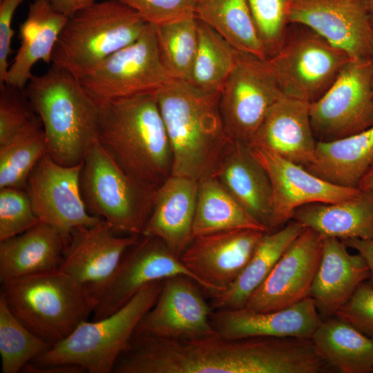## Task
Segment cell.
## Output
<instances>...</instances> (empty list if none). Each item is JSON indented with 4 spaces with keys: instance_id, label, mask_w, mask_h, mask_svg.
I'll list each match as a JSON object with an SVG mask.
<instances>
[{
    "instance_id": "cell-1",
    "label": "cell",
    "mask_w": 373,
    "mask_h": 373,
    "mask_svg": "<svg viewBox=\"0 0 373 373\" xmlns=\"http://www.w3.org/2000/svg\"><path fill=\"white\" fill-rule=\"evenodd\" d=\"M285 358L277 338L167 339L135 332L112 372L280 373Z\"/></svg>"
},
{
    "instance_id": "cell-2",
    "label": "cell",
    "mask_w": 373,
    "mask_h": 373,
    "mask_svg": "<svg viewBox=\"0 0 373 373\" xmlns=\"http://www.w3.org/2000/svg\"><path fill=\"white\" fill-rule=\"evenodd\" d=\"M100 102L97 142L127 175L157 190L171 175L173 155L155 93Z\"/></svg>"
},
{
    "instance_id": "cell-3",
    "label": "cell",
    "mask_w": 373,
    "mask_h": 373,
    "mask_svg": "<svg viewBox=\"0 0 373 373\" xmlns=\"http://www.w3.org/2000/svg\"><path fill=\"white\" fill-rule=\"evenodd\" d=\"M41 119L46 153L64 166L77 165L97 142L102 104L68 71L53 66L26 88Z\"/></svg>"
},
{
    "instance_id": "cell-4",
    "label": "cell",
    "mask_w": 373,
    "mask_h": 373,
    "mask_svg": "<svg viewBox=\"0 0 373 373\" xmlns=\"http://www.w3.org/2000/svg\"><path fill=\"white\" fill-rule=\"evenodd\" d=\"M171 146V175L209 176L227 141L219 93L202 92L172 79L155 93Z\"/></svg>"
},
{
    "instance_id": "cell-5",
    "label": "cell",
    "mask_w": 373,
    "mask_h": 373,
    "mask_svg": "<svg viewBox=\"0 0 373 373\" xmlns=\"http://www.w3.org/2000/svg\"><path fill=\"white\" fill-rule=\"evenodd\" d=\"M1 283V293L12 314L52 345L86 321L95 306L90 292L59 269Z\"/></svg>"
},
{
    "instance_id": "cell-6",
    "label": "cell",
    "mask_w": 373,
    "mask_h": 373,
    "mask_svg": "<svg viewBox=\"0 0 373 373\" xmlns=\"http://www.w3.org/2000/svg\"><path fill=\"white\" fill-rule=\"evenodd\" d=\"M148 23L116 0H101L69 17L53 49L52 66L80 79L142 33Z\"/></svg>"
},
{
    "instance_id": "cell-7",
    "label": "cell",
    "mask_w": 373,
    "mask_h": 373,
    "mask_svg": "<svg viewBox=\"0 0 373 373\" xmlns=\"http://www.w3.org/2000/svg\"><path fill=\"white\" fill-rule=\"evenodd\" d=\"M163 280L145 285L125 305L103 318L82 322L66 338L32 361L39 365L71 363L88 373H110L142 318L153 306Z\"/></svg>"
},
{
    "instance_id": "cell-8",
    "label": "cell",
    "mask_w": 373,
    "mask_h": 373,
    "mask_svg": "<svg viewBox=\"0 0 373 373\" xmlns=\"http://www.w3.org/2000/svg\"><path fill=\"white\" fill-rule=\"evenodd\" d=\"M80 189L87 211L122 234L142 235L156 190L127 175L98 142L84 160Z\"/></svg>"
},
{
    "instance_id": "cell-9",
    "label": "cell",
    "mask_w": 373,
    "mask_h": 373,
    "mask_svg": "<svg viewBox=\"0 0 373 373\" xmlns=\"http://www.w3.org/2000/svg\"><path fill=\"white\" fill-rule=\"evenodd\" d=\"M350 59L310 28L290 23L280 50L267 62L284 96L312 104L327 91Z\"/></svg>"
},
{
    "instance_id": "cell-10",
    "label": "cell",
    "mask_w": 373,
    "mask_h": 373,
    "mask_svg": "<svg viewBox=\"0 0 373 373\" xmlns=\"http://www.w3.org/2000/svg\"><path fill=\"white\" fill-rule=\"evenodd\" d=\"M317 142L348 137L373 126L372 59H350L327 91L310 104Z\"/></svg>"
},
{
    "instance_id": "cell-11",
    "label": "cell",
    "mask_w": 373,
    "mask_h": 373,
    "mask_svg": "<svg viewBox=\"0 0 373 373\" xmlns=\"http://www.w3.org/2000/svg\"><path fill=\"white\" fill-rule=\"evenodd\" d=\"M171 79L160 59L155 28L148 23L139 37L79 79L98 101L153 93Z\"/></svg>"
},
{
    "instance_id": "cell-12",
    "label": "cell",
    "mask_w": 373,
    "mask_h": 373,
    "mask_svg": "<svg viewBox=\"0 0 373 373\" xmlns=\"http://www.w3.org/2000/svg\"><path fill=\"white\" fill-rule=\"evenodd\" d=\"M267 59L236 50L219 106L227 136L249 143L273 104L283 97Z\"/></svg>"
},
{
    "instance_id": "cell-13",
    "label": "cell",
    "mask_w": 373,
    "mask_h": 373,
    "mask_svg": "<svg viewBox=\"0 0 373 373\" xmlns=\"http://www.w3.org/2000/svg\"><path fill=\"white\" fill-rule=\"evenodd\" d=\"M84 162L64 166L46 153L31 171L25 189L41 222L53 227L65 247L73 229L90 227L102 219L86 209L80 189Z\"/></svg>"
},
{
    "instance_id": "cell-14",
    "label": "cell",
    "mask_w": 373,
    "mask_h": 373,
    "mask_svg": "<svg viewBox=\"0 0 373 373\" xmlns=\"http://www.w3.org/2000/svg\"><path fill=\"white\" fill-rule=\"evenodd\" d=\"M175 275L187 276L198 283L193 274L161 239L141 235L95 294L92 320L103 318L119 309L147 284Z\"/></svg>"
},
{
    "instance_id": "cell-15",
    "label": "cell",
    "mask_w": 373,
    "mask_h": 373,
    "mask_svg": "<svg viewBox=\"0 0 373 373\" xmlns=\"http://www.w3.org/2000/svg\"><path fill=\"white\" fill-rule=\"evenodd\" d=\"M265 233L239 229L195 236L180 259L209 297L236 280Z\"/></svg>"
},
{
    "instance_id": "cell-16",
    "label": "cell",
    "mask_w": 373,
    "mask_h": 373,
    "mask_svg": "<svg viewBox=\"0 0 373 373\" xmlns=\"http://www.w3.org/2000/svg\"><path fill=\"white\" fill-rule=\"evenodd\" d=\"M323 238L304 228L280 257L245 307L260 312L291 307L309 297L323 249Z\"/></svg>"
},
{
    "instance_id": "cell-17",
    "label": "cell",
    "mask_w": 373,
    "mask_h": 373,
    "mask_svg": "<svg viewBox=\"0 0 373 373\" xmlns=\"http://www.w3.org/2000/svg\"><path fill=\"white\" fill-rule=\"evenodd\" d=\"M201 289L185 275L164 279L157 300L142 318L135 332L167 339L217 335L210 321L213 309Z\"/></svg>"
},
{
    "instance_id": "cell-18",
    "label": "cell",
    "mask_w": 373,
    "mask_h": 373,
    "mask_svg": "<svg viewBox=\"0 0 373 373\" xmlns=\"http://www.w3.org/2000/svg\"><path fill=\"white\" fill-rule=\"evenodd\" d=\"M289 23L305 26L351 59H371L373 26L365 0H294Z\"/></svg>"
},
{
    "instance_id": "cell-19",
    "label": "cell",
    "mask_w": 373,
    "mask_h": 373,
    "mask_svg": "<svg viewBox=\"0 0 373 373\" xmlns=\"http://www.w3.org/2000/svg\"><path fill=\"white\" fill-rule=\"evenodd\" d=\"M251 147L252 153L265 169L272 189L271 232L291 220L299 207L312 203H333L358 195V187H345L329 182L304 166L264 149Z\"/></svg>"
},
{
    "instance_id": "cell-20",
    "label": "cell",
    "mask_w": 373,
    "mask_h": 373,
    "mask_svg": "<svg viewBox=\"0 0 373 373\" xmlns=\"http://www.w3.org/2000/svg\"><path fill=\"white\" fill-rule=\"evenodd\" d=\"M119 233L104 220L93 226L75 228L59 269L86 287L95 298L127 249L141 236Z\"/></svg>"
},
{
    "instance_id": "cell-21",
    "label": "cell",
    "mask_w": 373,
    "mask_h": 373,
    "mask_svg": "<svg viewBox=\"0 0 373 373\" xmlns=\"http://www.w3.org/2000/svg\"><path fill=\"white\" fill-rule=\"evenodd\" d=\"M238 203L271 232L272 189L269 176L249 143L229 139L211 174Z\"/></svg>"
},
{
    "instance_id": "cell-22",
    "label": "cell",
    "mask_w": 373,
    "mask_h": 373,
    "mask_svg": "<svg viewBox=\"0 0 373 373\" xmlns=\"http://www.w3.org/2000/svg\"><path fill=\"white\" fill-rule=\"evenodd\" d=\"M211 323L218 336L229 339L256 337L311 338L320 321L310 296L286 309L260 312L246 307L213 310Z\"/></svg>"
},
{
    "instance_id": "cell-23",
    "label": "cell",
    "mask_w": 373,
    "mask_h": 373,
    "mask_svg": "<svg viewBox=\"0 0 373 373\" xmlns=\"http://www.w3.org/2000/svg\"><path fill=\"white\" fill-rule=\"evenodd\" d=\"M309 106L306 102L282 97L269 108L249 144L306 168L315 159L317 143Z\"/></svg>"
},
{
    "instance_id": "cell-24",
    "label": "cell",
    "mask_w": 373,
    "mask_h": 373,
    "mask_svg": "<svg viewBox=\"0 0 373 373\" xmlns=\"http://www.w3.org/2000/svg\"><path fill=\"white\" fill-rule=\"evenodd\" d=\"M199 181L171 175L156 190L142 235L161 239L180 258L193 238Z\"/></svg>"
},
{
    "instance_id": "cell-25",
    "label": "cell",
    "mask_w": 373,
    "mask_h": 373,
    "mask_svg": "<svg viewBox=\"0 0 373 373\" xmlns=\"http://www.w3.org/2000/svg\"><path fill=\"white\" fill-rule=\"evenodd\" d=\"M346 245L335 238H324L320 263L309 296L318 311L327 318L351 298L357 287L369 280L370 269L363 256L352 254Z\"/></svg>"
},
{
    "instance_id": "cell-26",
    "label": "cell",
    "mask_w": 373,
    "mask_h": 373,
    "mask_svg": "<svg viewBox=\"0 0 373 373\" xmlns=\"http://www.w3.org/2000/svg\"><path fill=\"white\" fill-rule=\"evenodd\" d=\"M68 19L54 9L50 0H33L29 4L27 17L19 26L20 46L9 66L6 84L25 88L37 62L51 63L53 49Z\"/></svg>"
},
{
    "instance_id": "cell-27",
    "label": "cell",
    "mask_w": 373,
    "mask_h": 373,
    "mask_svg": "<svg viewBox=\"0 0 373 373\" xmlns=\"http://www.w3.org/2000/svg\"><path fill=\"white\" fill-rule=\"evenodd\" d=\"M65 245L51 226L39 222L0 241V281L58 269Z\"/></svg>"
},
{
    "instance_id": "cell-28",
    "label": "cell",
    "mask_w": 373,
    "mask_h": 373,
    "mask_svg": "<svg viewBox=\"0 0 373 373\" xmlns=\"http://www.w3.org/2000/svg\"><path fill=\"white\" fill-rule=\"evenodd\" d=\"M291 220L323 238L373 239V193L361 191L343 201L305 204L294 211Z\"/></svg>"
},
{
    "instance_id": "cell-29",
    "label": "cell",
    "mask_w": 373,
    "mask_h": 373,
    "mask_svg": "<svg viewBox=\"0 0 373 373\" xmlns=\"http://www.w3.org/2000/svg\"><path fill=\"white\" fill-rule=\"evenodd\" d=\"M304 228L291 220L278 230L266 232L236 280L223 291L209 296L212 309L244 307L251 295L266 279L280 257Z\"/></svg>"
},
{
    "instance_id": "cell-30",
    "label": "cell",
    "mask_w": 373,
    "mask_h": 373,
    "mask_svg": "<svg viewBox=\"0 0 373 373\" xmlns=\"http://www.w3.org/2000/svg\"><path fill=\"white\" fill-rule=\"evenodd\" d=\"M373 162V126L341 139L317 142L314 162L305 169L332 184L357 187Z\"/></svg>"
},
{
    "instance_id": "cell-31",
    "label": "cell",
    "mask_w": 373,
    "mask_h": 373,
    "mask_svg": "<svg viewBox=\"0 0 373 373\" xmlns=\"http://www.w3.org/2000/svg\"><path fill=\"white\" fill-rule=\"evenodd\" d=\"M319 356L343 373L373 372V339L334 316L321 321L311 337Z\"/></svg>"
},
{
    "instance_id": "cell-32",
    "label": "cell",
    "mask_w": 373,
    "mask_h": 373,
    "mask_svg": "<svg viewBox=\"0 0 373 373\" xmlns=\"http://www.w3.org/2000/svg\"><path fill=\"white\" fill-rule=\"evenodd\" d=\"M195 16L236 50L268 59L247 0H196Z\"/></svg>"
},
{
    "instance_id": "cell-33",
    "label": "cell",
    "mask_w": 373,
    "mask_h": 373,
    "mask_svg": "<svg viewBox=\"0 0 373 373\" xmlns=\"http://www.w3.org/2000/svg\"><path fill=\"white\" fill-rule=\"evenodd\" d=\"M250 229L267 232L211 176L199 180L193 237L211 233Z\"/></svg>"
},
{
    "instance_id": "cell-34",
    "label": "cell",
    "mask_w": 373,
    "mask_h": 373,
    "mask_svg": "<svg viewBox=\"0 0 373 373\" xmlns=\"http://www.w3.org/2000/svg\"><path fill=\"white\" fill-rule=\"evenodd\" d=\"M198 21V48L188 82L202 92L219 93L234 66L236 50L209 26Z\"/></svg>"
},
{
    "instance_id": "cell-35",
    "label": "cell",
    "mask_w": 373,
    "mask_h": 373,
    "mask_svg": "<svg viewBox=\"0 0 373 373\" xmlns=\"http://www.w3.org/2000/svg\"><path fill=\"white\" fill-rule=\"evenodd\" d=\"M162 63L174 79L188 82L198 44L195 16L153 25Z\"/></svg>"
},
{
    "instance_id": "cell-36",
    "label": "cell",
    "mask_w": 373,
    "mask_h": 373,
    "mask_svg": "<svg viewBox=\"0 0 373 373\" xmlns=\"http://www.w3.org/2000/svg\"><path fill=\"white\" fill-rule=\"evenodd\" d=\"M50 344L26 327L10 311L0 294V354L2 373L21 372L23 367L48 351Z\"/></svg>"
},
{
    "instance_id": "cell-37",
    "label": "cell",
    "mask_w": 373,
    "mask_h": 373,
    "mask_svg": "<svg viewBox=\"0 0 373 373\" xmlns=\"http://www.w3.org/2000/svg\"><path fill=\"white\" fill-rule=\"evenodd\" d=\"M46 153L42 123L0 146V189L25 190L31 171Z\"/></svg>"
},
{
    "instance_id": "cell-38",
    "label": "cell",
    "mask_w": 373,
    "mask_h": 373,
    "mask_svg": "<svg viewBox=\"0 0 373 373\" xmlns=\"http://www.w3.org/2000/svg\"><path fill=\"white\" fill-rule=\"evenodd\" d=\"M41 123L25 88L0 85V146Z\"/></svg>"
},
{
    "instance_id": "cell-39",
    "label": "cell",
    "mask_w": 373,
    "mask_h": 373,
    "mask_svg": "<svg viewBox=\"0 0 373 373\" xmlns=\"http://www.w3.org/2000/svg\"><path fill=\"white\" fill-rule=\"evenodd\" d=\"M294 0H247L268 59L280 49Z\"/></svg>"
},
{
    "instance_id": "cell-40",
    "label": "cell",
    "mask_w": 373,
    "mask_h": 373,
    "mask_svg": "<svg viewBox=\"0 0 373 373\" xmlns=\"http://www.w3.org/2000/svg\"><path fill=\"white\" fill-rule=\"evenodd\" d=\"M40 222L23 189H0V241L17 236Z\"/></svg>"
},
{
    "instance_id": "cell-41",
    "label": "cell",
    "mask_w": 373,
    "mask_h": 373,
    "mask_svg": "<svg viewBox=\"0 0 373 373\" xmlns=\"http://www.w3.org/2000/svg\"><path fill=\"white\" fill-rule=\"evenodd\" d=\"M137 12L148 23L158 25L195 16L196 0H116Z\"/></svg>"
},
{
    "instance_id": "cell-42",
    "label": "cell",
    "mask_w": 373,
    "mask_h": 373,
    "mask_svg": "<svg viewBox=\"0 0 373 373\" xmlns=\"http://www.w3.org/2000/svg\"><path fill=\"white\" fill-rule=\"evenodd\" d=\"M334 316L373 339V285L362 283Z\"/></svg>"
},
{
    "instance_id": "cell-43",
    "label": "cell",
    "mask_w": 373,
    "mask_h": 373,
    "mask_svg": "<svg viewBox=\"0 0 373 373\" xmlns=\"http://www.w3.org/2000/svg\"><path fill=\"white\" fill-rule=\"evenodd\" d=\"M24 0H0V85L5 83L9 68L8 57L12 52L11 40L14 34L11 24L14 14Z\"/></svg>"
},
{
    "instance_id": "cell-44",
    "label": "cell",
    "mask_w": 373,
    "mask_h": 373,
    "mask_svg": "<svg viewBox=\"0 0 373 373\" xmlns=\"http://www.w3.org/2000/svg\"><path fill=\"white\" fill-rule=\"evenodd\" d=\"M23 373H85L86 371L79 365L71 363H55L39 365L28 363L22 369Z\"/></svg>"
},
{
    "instance_id": "cell-45",
    "label": "cell",
    "mask_w": 373,
    "mask_h": 373,
    "mask_svg": "<svg viewBox=\"0 0 373 373\" xmlns=\"http://www.w3.org/2000/svg\"><path fill=\"white\" fill-rule=\"evenodd\" d=\"M347 247L354 249L365 259L370 269L368 282L373 285V239L352 238L342 240Z\"/></svg>"
},
{
    "instance_id": "cell-46",
    "label": "cell",
    "mask_w": 373,
    "mask_h": 373,
    "mask_svg": "<svg viewBox=\"0 0 373 373\" xmlns=\"http://www.w3.org/2000/svg\"><path fill=\"white\" fill-rule=\"evenodd\" d=\"M99 1L101 0H50L56 11L68 18Z\"/></svg>"
},
{
    "instance_id": "cell-47",
    "label": "cell",
    "mask_w": 373,
    "mask_h": 373,
    "mask_svg": "<svg viewBox=\"0 0 373 373\" xmlns=\"http://www.w3.org/2000/svg\"><path fill=\"white\" fill-rule=\"evenodd\" d=\"M357 187L361 191L373 193V162L361 178Z\"/></svg>"
},
{
    "instance_id": "cell-48",
    "label": "cell",
    "mask_w": 373,
    "mask_h": 373,
    "mask_svg": "<svg viewBox=\"0 0 373 373\" xmlns=\"http://www.w3.org/2000/svg\"><path fill=\"white\" fill-rule=\"evenodd\" d=\"M370 19L373 26V0H365Z\"/></svg>"
},
{
    "instance_id": "cell-49",
    "label": "cell",
    "mask_w": 373,
    "mask_h": 373,
    "mask_svg": "<svg viewBox=\"0 0 373 373\" xmlns=\"http://www.w3.org/2000/svg\"><path fill=\"white\" fill-rule=\"evenodd\" d=\"M372 92H373V55L372 57Z\"/></svg>"
}]
</instances>
